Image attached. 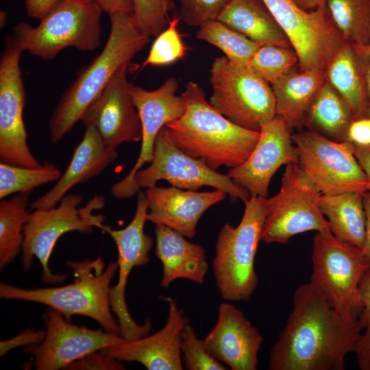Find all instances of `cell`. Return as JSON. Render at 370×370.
<instances>
[{"mask_svg": "<svg viewBox=\"0 0 370 370\" xmlns=\"http://www.w3.org/2000/svg\"><path fill=\"white\" fill-rule=\"evenodd\" d=\"M361 331L358 319L337 312L311 282L301 284L271 348L269 369L344 370Z\"/></svg>", "mask_w": 370, "mask_h": 370, "instance_id": "6da1fadb", "label": "cell"}, {"mask_svg": "<svg viewBox=\"0 0 370 370\" xmlns=\"http://www.w3.org/2000/svg\"><path fill=\"white\" fill-rule=\"evenodd\" d=\"M183 115L166 125L173 142L184 152L217 171L243 163L253 151L259 132L230 121L206 99L203 88L189 81L182 93Z\"/></svg>", "mask_w": 370, "mask_h": 370, "instance_id": "7a4b0ae2", "label": "cell"}, {"mask_svg": "<svg viewBox=\"0 0 370 370\" xmlns=\"http://www.w3.org/2000/svg\"><path fill=\"white\" fill-rule=\"evenodd\" d=\"M110 32L101 53L77 74L58 101L49 119L53 143L67 134L92 101L121 68L149 42V37L136 26L132 14H111Z\"/></svg>", "mask_w": 370, "mask_h": 370, "instance_id": "3957f363", "label": "cell"}, {"mask_svg": "<svg viewBox=\"0 0 370 370\" xmlns=\"http://www.w3.org/2000/svg\"><path fill=\"white\" fill-rule=\"evenodd\" d=\"M75 277L64 286L25 289L3 282L0 284V297L45 304L60 312L69 321L73 315L92 319L108 332L120 335L117 320L111 313L109 301L110 282L118 265L110 262L105 269L101 258L67 262Z\"/></svg>", "mask_w": 370, "mask_h": 370, "instance_id": "277c9868", "label": "cell"}, {"mask_svg": "<svg viewBox=\"0 0 370 370\" xmlns=\"http://www.w3.org/2000/svg\"><path fill=\"white\" fill-rule=\"evenodd\" d=\"M239 224L226 223L218 234L212 262L216 285L227 301H248L258 285L254 262L267 214V198L245 200Z\"/></svg>", "mask_w": 370, "mask_h": 370, "instance_id": "5b68a950", "label": "cell"}, {"mask_svg": "<svg viewBox=\"0 0 370 370\" xmlns=\"http://www.w3.org/2000/svg\"><path fill=\"white\" fill-rule=\"evenodd\" d=\"M103 12L95 0H61L36 27L17 24L13 36L23 51L45 60L68 47L93 51L101 42Z\"/></svg>", "mask_w": 370, "mask_h": 370, "instance_id": "8992f818", "label": "cell"}, {"mask_svg": "<svg viewBox=\"0 0 370 370\" xmlns=\"http://www.w3.org/2000/svg\"><path fill=\"white\" fill-rule=\"evenodd\" d=\"M83 200L80 195L67 193L56 207L35 209L29 214L23 229L22 264L25 271L31 269L35 256L42 267L43 282L57 284L66 279L67 274H54L49 267L56 242L69 232L90 233L94 227L100 228L105 220L103 214L93 213L104 207L103 196L95 195L84 206L78 208Z\"/></svg>", "mask_w": 370, "mask_h": 370, "instance_id": "52a82bcc", "label": "cell"}, {"mask_svg": "<svg viewBox=\"0 0 370 370\" xmlns=\"http://www.w3.org/2000/svg\"><path fill=\"white\" fill-rule=\"evenodd\" d=\"M311 258L310 282L337 312L358 319L362 310L358 285L370 269L362 249L339 241L329 230L317 232Z\"/></svg>", "mask_w": 370, "mask_h": 370, "instance_id": "ba28073f", "label": "cell"}, {"mask_svg": "<svg viewBox=\"0 0 370 370\" xmlns=\"http://www.w3.org/2000/svg\"><path fill=\"white\" fill-rule=\"evenodd\" d=\"M210 73L209 103L230 121L259 132L275 116L271 86L249 66L234 64L223 56L213 60Z\"/></svg>", "mask_w": 370, "mask_h": 370, "instance_id": "9c48e42d", "label": "cell"}, {"mask_svg": "<svg viewBox=\"0 0 370 370\" xmlns=\"http://www.w3.org/2000/svg\"><path fill=\"white\" fill-rule=\"evenodd\" d=\"M291 138L298 166L321 195L370 190L352 143L334 140L308 129L292 134Z\"/></svg>", "mask_w": 370, "mask_h": 370, "instance_id": "30bf717a", "label": "cell"}, {"mask_svg": "<svg viewBox=\"0 0 370 370\" xmlns=\"http://www.w3.org/2000/svg\"><path fill=\"white\" fill-rule=\"evenodd\" d=\"M320 195L297 163L286 165L279 192L267 198L261 241L285 244L305 232L330 231L319 207Z\"/></svg>", "mask_w": 370, "mask_h": 370, "instance_id": "8fae6325", "label": "cell"}, {"mask_svg": "<svg viewBox=\"0 0 370 370\" xmlns=\"http://www.w3.org/2000/svg\"><path fill=\"white\" fill-rule=\"evenodd\" d=\"M299 58V69L325 72L345 43L326 5L308 11L291 0H263Z\"/></svg>", "mask_w": 370, "mask_h": 370, "instance_id": "7c38bea8", "label": "cell"}, {"mask_svg": "<svg viewBox=\"0 0 370 370\" xmlns=\"http://www.w3.org/2000/svg\"><path fill=\"white\" fill-rule=\"evenodd\" d=\"M134 180L140 189L153 187L158 181L166 180L181 189L197 190L202 186H210L243 201L251 197L247 190L235 184L227 174L212 169L180 149L171 138L166 125L156 136L150 164L138 170Z\"/></svg>", "mask_w": 370, "mask_h": 370, "instance_id": "4fadbf2b", "label": "cell"}, {"mask_svg": "<svg viewBox=\"0 0 370 370\" xmlns=\"http://www.w3.org/2000/svg\"><path fill=\"white\" fill-rule=\"evenodd\" d=\"M0 60V161L36 168L42 164L27 145L23 121L25 91L20 68L23 50L13 35L7 36Z\"/></svg>", "mask_w": 370, "mask_h": 370, "instance_id": "5bb4252c", "label": "cell"}, {"mask_svg": "<svg viewBox=\"0 0 370 370\" xmlns=\"http://www.w3.org/2000/svg\"><path fill=\"white\" fill-rule=\"evenodd\" d=\"M148 210L145 193L139 191L134 217L125 227L114 230L104 224L100 227L110 236L117 248L119 279L117 283L110 288L109 301L111 310L117 319L120 336L128 340L145 336L151 328V322L149 319L142 325L134 320L125 301V288L131 271L134 267L147 264L149 261V253L153 240L144 232Z\"/></svg>", "mask_w": 370, "mask_h": 370, "instance_id": "9a60e30c", "label": "cell"}, {"mask_svg": "<svg viewBox=\"0 0 370 370\" xmlns=\"http://www.w3.org/2000/svg\"><path fill=\"white\" fill-rule=\"evenodd\" d=\"M178 87V81L173 77L167 78L153 90L130 84L129 90L142 123L141 145L133 168L124 178L112 186L110 192L114 197L127 199L140 191L134 177L145 164L152 160L158 132L167 123L180 119L185 112L183 97L176 95Z\"/></svg>", "mask_w": 370, "mask_h": 370, "instance_id": "2e32d148", "label": "cell"}, {"mask_svg": "<svg viewBox=\"0 0 370 370\" xmlns=\"http://www.w3.org/2000/svg\"><path fill=\"white\" fill-rule=\"evenodd\" d=\"M47 330L39 344L27 346L37 370H58L95 351L125 341L120 335L71 324L55 309L45 314Z\"/></svg>", "mask_w": 370, "mask_h": 370, "instance_id": "e0dca14e", "label": "cell"}, {"mask_svg": "<svg viewBox=\"0 0 370 370\" xmlns=\"http://www.w3.org/2000/svg\"><path fill=\"white\" fill-rule=\"evenodd\" d=\"M128 65L121 68L83 113L80 121L95 127L110 148L141 140L142 123L129 90Z\"/></svg>", "mask_w": 370, "mask_h": 370, "instance_id": "ac0fdd59", "label": "cell"}, {"mask_svg": "<svg viewBox=\"0 0 370 370\" xmlns=\"http://www.w3.org/2000/svg\"><path fill=\"white\" fill-rule=\"evenodd\" d=\"M292 132L278 116L263 124L258 140L247 160L227 175L251 197L267 198L272 177L284 164L297 163Z\"/></svg>", "mask_w": 370, "mask_h": 370, "instance_id": "d6986e66", "label": "cell"}, {"mask_svg": "<svg viewBox=\"0 0 370 370\" xmlns=\"http://www.w3.org/2000/svg\"><path fill=\"white\" fill-rule=\"evenodd\" d=\"M168 304L165 325L151 335L111 345L101 351L120 361L137 362L149 370H182L181 332L188 317L171 297H162Z\"/></svg>", "mask_w": 370, "mask_h": 370, "instance_id": "ffe728a7", "label": "cell"}, {"mask_svg": "<svg viewBox=\"0 0 370 370\" xmlns=\"http://www.w3.org/2000/svg\"><path fill=\"white\" fill-rule=\"evenodd\" d=\"M203 340L209 354L230 369H257L263 337L232 304H220L217 323Z\"/></svg>", "mask_w": 370, "mask_h": 370, "instance_id": "44dd1931", "label": "cell"}, {"mask_svg": "<svg viewBox=\"0 0 370 370\" xmlns=\"http://www.w3.org/2000/svg\"><path fill=\"white\" fill-rule=\"evenodd\" d=\"M145 193L149 206L147 221L164 225L188 238L196 235L197 225L203 214L227 195L218 189L198 192L156 186L147 188Z\"/></svg>", "mask_w": 370, "mask_h": 370, "instance_id": "7402d4cb", "label": "cell"}, {"mask_svg": "<svg viewBox=\"0 0 370 370\" xmlns=\"http://www.w3.org/2000/svg\"><path fill=\"white\" fill-rule=\"evenodd\" d=\"M117 158L116 149L107 146L95 127H86L64 173L52 188L30 204V208L56 207L73 187L99 175Z\"/></svg>", "mask_w": 370, "mask_h": 370, "instance_id": "603a6c76", "label": "cell"}, {"mask_svg": "<svg viewBox=\"0 0 370 370\" xmlns=\"http://www.w3.org/2000/svg\"><path fill=\"white\" fill-rule=\"evenodd\" d=\"M155 234V253L162 265L160 286L166 288L177 279L202 284L208 271L204 249L164 225L156 224Z\"/></svg>", "mask_w": 370, "mask_h": 370, "instance_id": "cb8c5ba5", "label": "cell"}, {"mask_svg": "<svg viewBox=\"0 0 370 370\" xmlns=\"http://www.w3.org/2000/svg\"><path fill=\"white\" fill-rule=\"evenodd\" d=\"M325 81V72L297 67L271 85L276 116L282 119L291 132L304 126L308 110Z\"/></svg>", "mask_w": 370, "mask_h": 370, "instance_id": "d4e9b609", "label": "cell"}, {"mask_svg": "<svg viewBox=\"0 0 370 370\" xmlns=\"http://www.w3.org/2000/svg\"><path fill=\"white\" fill-rule=\"evenodd\" d=\"M217 20L260 45L292 47L263 0H231Z\"/></svg>", "mask_w": 370, "mask_h": 370, "instance_id": "484cf974", "label": "cell"}, {"mask_svg": "<svg viewBox=\"0 0 370 370\" xmlns=\"http://www.w3.org/2000/svg\"><path fill=\"white\" fill-rule=\"evenodd\" d=\"M325 80L348 104L354 119L367 116V84L361 57L353 45L345 42L325 71Z\"/></svg>", "mask_w": 370, "mask_h": 370, "instance_id": "4316f807", "label": "cell"}, {"mask_svg": "<svg viewBox=\"0 0 370 370\" xmlns=\"http://www.w3.org/2000/svg\"><path fill=\"white\" fill-rule=\"evenodd\" d=\"M363 193L320 195L318 204L330 230L339 241L363 249L366 217Z\"/></svg>", "mask_w": 370, "mask_h": 370, "instance_id": "83f0119b", "label": "cell"}, {"mask_svg": "<svg viewBox=\"0 0 370 370\" xmlns=\"http://www.w3.org/2000/svg\"><path fill=\"white\" fill-rule=\"evenodd\" d=\"M353 119L348 104L325 80L308 110L304 126L330 139L345 141Z\"/></svg>", "mask_w": 370, "mask_h": 370, "instance_id": "f1b7e54d", "label": "cell"}, {"mask_svg": "<svg viewBox=\"0 0 370 370\" xmlns=\"http://www.w3.org/2000/svg\"><path fill=\"white\" fill-rule=\"evenodd\" d=\"M29 193H18L0 201V269L10 264L22 251L23 229L29 217Z\"/></svg>", "mask_w": 370, "mask_h": 370, "instance_id": "f546056e", "label": "cell"}, {"mask_svg": "<svg viewBox=\"0 0 370 370\" xmlns=\"http://www.w3.org/2000/svg\"><path fill=\"white\" fill-rule=\"evenodd\" d=\"M325 5L345 42L354 47L369 42L370 0H326Z\"/></svg>", "mask_w": 370, "mask_h": 370, "instance_id": "4dcf8cb0", "label": "cell"}, {"mask_svg": "<svg viewBox=\"0 0 370 370\" xmlns=\"http://www.w3.org/2000/svg\"><path fill=\"white\" fill-rule=\"evenodd\" d=\"M196 37L217 47L232 63L240 66H248L261 45L217 19L201 25Z\"/></svg>", "mask_w": 370, "mask_h": 370, "instance_id": "1f68e13d", "label": "cell"}, {"mask_svg": "<svg viewBox=\"0 0 370 370\" xmlns=\"http://www.w3.org/2000/svg\"><path fill=\"white\" fill-rule=\"evenodd\" d=\"M60 170L52 162L45 161L39 167L28 168L0 163V199L14 193H30L45 184L58 180Z\"/></svg>", "mask_w": 370, "mask_h": 370, "instance_id": "d6a6232c", "label": "cell"}, {"mask_svg": "<svg viewBox=\"0 0 370 370\" xmlns=\"http://www.w3.org/2000/svg\"><path fill=\"white\" fill-rule=\"evenodd\" d=\"M248 66L272 85L299 66V58L293 47L261 45Z\"/></svg>", "mask_w": 370, "mask_h": 370, "instance_id": "836d02e7", "label": "cell"}, {"mask_svg": "<svg viewBox=\"0 0 370 370\" xmlns=\"http://www.w3.org/2000/svg\"><path fill=\"white\" fill-rule=\"evenodd\" d=\"M132 18L138 29L148 37L157 36L168 26L169 14L176 0H132Z\"/></svg>", "mask_w": 370, "mask_h": 370, "instance_id": "e575fe53", "label": "cell"}, {"mask_svg": "<svg viewBox=\"0 0 370 370\" xmlns=\"http://www.w3.org/2000/svg\"><path fill=\"white\" fill-rule=\"evenodd\" d=\"M180 21L179 17L175 16L156 36L143 66L167 65L185 56L186 47L177 29Z\"/></svg>", "mask_w": 370, "mask_h": 370, "instance_id": "d590c367", "label": "cell"}, {"mask_svg": "<svg viewBox=\"0 0 370 370\" xmlns=\"http://www.w3.org/2000/svg\"><path fill=\"white\" fill-rule=\"evenodd\" d=\"M181 352L188 370H226L220 361L207 351L192 325L187 323L181 332Z\"/></svg>", "mask_w": 370, "mask_h": 370, "instance_id": "8d00e7d4", "label": "cell"}, {"mask_svg": "<svg viewBox=\"0 0 370 370\" xmlns=\"http://www.w3.org/2000/svg\"><path fill=\"white\" fill-rule=\"evenodd\" d=\"M179 3L178 17L190 27L217 19L231 0H176Z\"/></svg>", "mask_w": 370, "mask_h": 370, "instance_id": "74e56055", "label": "cell"}, {"mask_svg": "<svg viewBox=\"0 0 370 370\" xmlns=\"http://www.w3.org/2000/svg\"><path fill=\"white\" fill-rule=\"evenodd\" d=\"M64 369L68 370H123L125 369L121 361L95 351L67 365Z\"/></svg>", "mask_w": 370, "mask_h": 370, "instance_id": "f35d334b", "label": "cell"}, {"mask_svg": "<svg viewBox=\"0 0 370 370\" xmlns=\"http://www.w3.org/2000/svg\"><path fill=\"white\" fill-rule=\"evenodd\" d=\"M46 332L27 329L21 334L9 340L0 343V355L2 356L10 350L17 347L30 346L40 343L45 338Z\"/></svg>", "mask_w": 370, "mask_h": 370, "instance_id": "ab89813d", "label": "cell"}, {"mask_svg": "<svg viewBox=\"0 0 370 370\" xmlns=\"http://www.w3.org/2000/svg\"><path fill=\"white\" fill-rule=\"evenodd\" d=\"M352 145L370 147V118L365 116L353 119L346 135V140Z\"/></svg>", "mask_w": 370, "mask_h": 370, "instance_id": "60d3db41", "label": "cell"}, {"mask_svg": "<svg viewBox=\"0 0 370 370\" xmlns=\"http://www.w3.org/2000/svg\"><path fill=\"white\" fill-rule=\"evenodd\" d=\"M358 294L362 306L358 322L362 330L370 325V269L364 274L358 285Z\"/></svg>", "mask_w": 370, "mask_h": 370, "instance_id": "b9f144b4", "label": "cell"}, {"mask_svg": "<svg viewBox=\"0 0 370 370\" xmlns=\"http://www.w3.org/2000/svg\"><path fill=\"white\" fill-rule=\"evenodd\" d=\"M363 330L354 353L358 367L361 370H370V325Z\"/></svg>", "mask_w": 370, "mask_h": 370, "instance_id": "7bdbcfd3", "label": "cell"}, {"mask_svg": "<svg viewBox=\"0 0 370 370\" xmlns=\"http://www.w3.org/2000/svg\"><path fill=\"white\" fill-rule=\"evenodd\" d=\"M61 0H24L25 10L29 17L43 18Z\"/></svg>", "mask_w": 370, "mask_h": 370, "instance_id": "ee69618b", "label": "cell"}, {"mask_svg": "<svg viewBox=\"0 0 370 370\" xmlns=\"http://www.w3.org/2000/svg\"><path fill=\"white\" fill-rule=\"evenodd\" d=\"M109 16L116 13L132 14V0H95Z\"/></svg>", "mask_w": 370, "mask_h": 370, "instance_id": "f6af8a7d", "label": "cell"}, {"mask_svg": "<svg viewBox=\"0 0 370 370\" xmlns=\"http://www.w3.org/2000/svg\"><path fill=\"white\" fill-rule=\"evenodd\" d=\"M356 51L360 54L364 68L367 97L369 102V108L370 107V32H369V42L362 47H354Z\"/></svg>", "mask_w": 370, "mask_h": 370, "instance_id": "bcb514c9", "label": "cell"}, {"mask_svg": "<svg viewBox=\"0 0 370 370\" xmlns=\"http://www.w3.org/2000/svg\"><path fill=\"white\" fill-rule=\"evenodd\" d=\"M362 196L366 217L365 239L362 251L370 262V190L364 192Z\"/></svg>", "mask_w": 370, "mask_h": 370, "instance_id": "7dc6e473", "label": "cell"}, {"mask_svg": "<svg viewBox=\"0 0 370 370\" xmlns=\"http://www.w3.org/2000/svg\"><path fill=\"white\" fill-rule=\"evenodd\" d=\"M354 145V153L370 183V147Z\"/></svg>", "mask_w": 370, "mask_h": 370, "instance_id": "c3c4849f", "label": "cell"}, {"mask_svg": "<svg viewBox=\"0 0 370 370\" xmlns=\"http://www.w3.org/2000/svg\"><path fill=\"white\" fill-rule=\"evenodd\" d=\"M301 8L311 11L325 4L326 0H291Z\"/></svg>", "mask_w": 370, "mask_h": 370, "instance_id": "681fc988", "label": "cell"}, {"mask_svg": "<svg viewBox=\"0 0 370 370\" xmlns=\"http://www.w3.org/2000/svg\"><path fill=\"white\" fill-rule=\"evenodd\" d=\"M8 19V14L3 10L0 12V25L1 27H3L5 25Z\"/></svg>", "mask_w": 370, "mask_h": 370, "instance_id": "f907efd6", "label": "cell"}, {"mask_svg": "<svg viewBox=\"0 0 370 370\" xmlns=\"http://www.w3.org/2000/svg\"><path fill=\"white\" fill-rule=\"evenodd\" d=\"M367 116H369L370 118V107L369 108L368 110H367Z\"/></svg>", "mask_w": 370, "mask_h": 370, "instance_id": "816d5d0a", "label": "cell"}]
</instances>
